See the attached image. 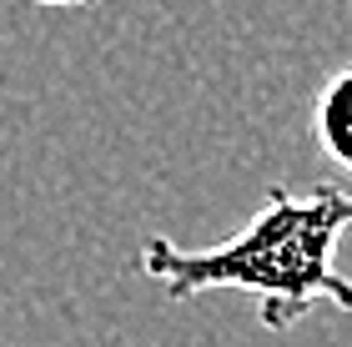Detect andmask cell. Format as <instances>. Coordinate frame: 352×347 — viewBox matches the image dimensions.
Instances as JSON below:
<instances>
[{
  "instance_id": "cell-1",
  "label": "cell",
  "mask_w": 352,
  "mask_h": 347,
  "mask_svg": "<svg viewBox=\"0 0 352 347\" xmlns=\"http://www.w3.org/2000/svg\"><path fill=\"white\" fill-rule=\"evenodd\" d=\"M352 227L347 186H312L297 197L292 186H272L267 207L217 247H176L171 236H146L136 267L162 282L166 297L191 302L201 292L232 287L257 297V317L267 333H287L312 312V302H332L352 312V277L338 272V242Z\"/></svg>"
},
{
  "instance_id": "cell-2",
  "label": "cell",
  "mask_w": 352,
  "mask_h": 347,
  "mask_svg": "<svg viewBox=\"0 0 352 347\" xmlns=\"http://www.w3.org/2000/svg\"><path fill=\"white\" fill-rule=\"evenodd\" d=\"M312 141L338 171L352 177V60L338 66L312 96Z\"/></svg>"
},
{
  "instance_id": "cell-3",
  "label": "cell",
  "mask_w": 352,
  "mask_h": 347,
  "mask_svg": "<svg viewBox=\"0 0 352 347\" xmlns=\"http://www.w3.org/2000/svg\"><path fill=\"white\" fill-rule=\"evenodd\" d=\"M60 5H76V0H60Z\"/></svg>"
},
{
  "instance_id": "cell-4",
  "label": "cell",
  "mask_w": 352,
  "mask_h": 347,
  "mask_svg": "<svg viewBox=\"0 0 352 347\" xmlns=\"http://www.w3.org/2000/svg\"><path fill=\"white\" fill-rule=\"evenodd\" d=\"M0 347H6V342H0Z\"/></svg>"
}]
</instances>
